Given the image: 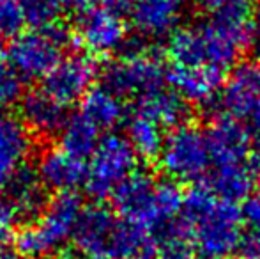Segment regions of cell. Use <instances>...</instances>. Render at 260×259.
<instances>
[{"label": "cell", "mask_w": 260, "mask_h": 259, "mask_svg": "<svg viewBox=\"0 0 260 259\" xmlns=\"http://www.w3.org/2000/svg\"><path fill=\"white\" fill-rule=\"evenodd\" d=\"M135 2L137 0H101V6L113 11V13L120 14V13H126V11H131Z\"/></svg>", "instance_id": "cell-33"}, {"label": "cell", "mask_w": 260, "mask_h": 259, "mask_svg": "<svg viewBox=\"0 0 260 259\" xmlns=\"http://www.w3.org/2000/svg\"><path fill=\"white\" fill-rule=\"evenodd\" d=\"M2 38H4V36H2V34H0V41H2Z\"/></svg>", "instance_id": "cell-41"}, {"label": "cell", "mask_w": 260, "mask_h": 259, "mask_svg": "<svg viewBox=\"0 0 260 259\" xmlns=\"http://www.w3.org/2000/svg\"><path fill=\"white\" fill-rule=\"evenodd\" d=\"M241 224L243 210L237 204L216 200L211 210L188 225L197 257L229 259L239 252L244 240Z\"/></svg>", "instance_id": "cell-3"}, {"label": "cell", "mask_w": 260, "mask_h": 259, "mask_svg": "<svg viewBox=\"0 0 260 259\" xmlns=\"http://www.w3.org/2000/svg\"><path fill=\"white\" fill-rule=\"evenodd\" d=\"M193 2H195L199 7H202V9L214 13V11H218L219 7H223L226 2H230V0H193Z\"/></svg>", "instance_id": "cell-37"}, {"label": "cell", "mask_w": 260, "mask_h": 259, "mask_svg": "<svg viewBox=\"0 0 260 259\" xmlns=\"http://www.w3.org/2000/svg\"><path fill=\"white\" fill-rule=\"evenodd\" d=\"M157 181L151 172L137 169L115 188L112 203L120 218L151 231L154 222Z\"/></svg>", "instance_id": "cell-11"}, {"label": "cell", "mask_w": 260, "mask_h": 259, "mask_svg": "<svg viewBox=\"0 0 260 259\" xmlns=\"http://www.w3.org/2000/svg\"><path fill=\"white\" fill-rule=\"evenodd\" d=\"M239 252L244 259H260V231L244 236Z\"/></svg>", "instance_id": "cell-30"}, {"label": "cell", "mask_w": 260, "mask_h": 259, "mask_svg": "<svg viewBox=\"0 0 260 259\" xmlns=\"http://www.w3.org/2000/svg\"><path fill=\"white\" fill-rule=\"evenodd\" d=\"M250 158H251V172H253V180H255V183H257V188L260 190V138L251 146Z\"/></svg>", "instance_id": "cell-32"}, {"label": "cell", "mask_w": 260, "mask_h": 259, "mask_svg": "<svg viewBox=\"0 0 260 259\" xmlns=\"http://www.w3.org/2000/svg\"><path fill=\"white\" fill-rule=\"evenodd\" d=\"M138 155L126 137L110 133L98 144L89 158L85 190L94 200H105L115 188L137 170Z\"/></svg>", "instance_id": "cell-5"}, {"label": "cell", "mask_w": 260, "mask_h": 259, "mask_svg": "<svg viewBox=\"0 0 260 259\" xmlns=\"http://www.w3.org/2000/svg\"><path fill=\"white\" fill-rule=\"evenodd\" d=\"M135 259H156V252H154V250H151V249H147V250H144L140 256H137Z\"/></svg>", "instance_id": "cell-39"}, {"label": "cell", "mask_w": 260, "mask_h": 259, "mask_svg": "<svg viewBox=\"0 0 260 259\" xmlns=\"http://www.w3.org/2000/svg\"><path fill=\"white\" fill-rule=\"evenodd\" d=\"M71 39L69 31L60 23L45 31L20 32L11 39L6 50L9 64L27 80L45 78L62 59V50Z\"/></svg>", "instance_id": "cell-4"}, {"label": "cell", "mask_w": 260, "mask_h": 259, "mask_svg": "<svg viewBox=\"0 0 260 259\" xmlns=\"http://www.w3.org/2000/svg\"><path fill=\"white\" fill-rule=\"evenodd\" d=\"M243 220L253 231H260V195L246 199L243 206Z\"/></svg>", "instance_id": "cell-29"}, {"label": "cell", "mask_w": 260, "mask_h": 259, "mask_svg": "<svg viewBox=\"0 0 260 259\" xmlns=\"http://www.w3.org/2000/svg\"><path fill=\"white\" fill-rule=\"evenodd\" d=\"M83 203L75 192L55 194L43 215L32 224L21 227L14 236V249L25 259H45L64 247L78 224Z\"/></svg>", "instance_id": "cell-2"}, {"label": "cell", "mask_w": 260, "mask_h": 259, "mask_svg": "<svg viewBox=\"0 0 260 259\" xmlns=\"http://www.w3.org/2000/svg\"><path fill=\"white\" fill-rule=\"evenodd\" d=\"M126 138L133 146L135 153L145 160L159 158V153L163 149L165 137L161 133V128L149 119L135 114L127 121Z\"/></svg>", "instance_id": "cell-24"}, {"label": "cell", "mask_w": 260, "mask_h": 259, "mask_svg": "<svg viewBox=\"0 0 260 259\" xmlns=\"http://www.w3.org/2000/svg\"><path fill=\"white\" fill-rule=\"evenodd\" d=\"M98 76V66L92 57L83 53L62 57L57 66L43 78V91L60 105L82 101L87 96Z\"/></svg>", "instance_id": "cell-9"}, {"label": "cell", "mask_w": 260, "mask_h": 259, "mask_svg": "<svg viewBox=\"0 0 260 259\" xmlns=\"http://www.w3.org/2000/svg\"><path fill=\"white\" fill-rule=\"evenodd\" d=\"M246 126L250 130H253V131H257V133L260 135V103H258V107L255 108L253 112L250 114V118L246 119Z\"/></svg>", "instance_id": "cell-38"}, {"label": "cell", "mask_w": 260, "mask_h": 259, "mask_svg": "<svg viewBox=\"0 0 260 259\" xmlns=\"http://www.w3.org/2000/svg\"><path fill=\"white\" fill-rule=\"evenodd\" d=\"M184 13L186 0H137L129 16L142 38H163L177 31Z\"/></svg>", "instance_id": "cell-15"}, {"label": "cell", "mask_w": 260, "mask_h": 259, "mask_svg": "<svg viewBox=\"0 0 260 259\" xmlns=\"http://www.w3.org/2000/svg\"><path fill=\"white\" fill-rule=\"evenodd\" d=\"M4 199L11 204L18 222L23 225L32 224L43 215L48 206V190L39 180L36 167L27 165L16 170L4 185Z\"/></svg>", "instance_id": "cell-12"}, {"label": "cell", "mask_w": 260, "mask_h": 259, "mask_svg": "<svg viewBox=\"0 0 260 259\" xmlns=\"http://www.w3.org/2000/svg\"><path fill=\"white\" fill-rule=\"evenodd\" d=\"M23 14H21L18 0H4L0 4V34L6 36H18L23 25Z\"/></svg>", "instance_id": "cell-28"}, {"label": "cell", "mask_w": 260, "mask_h": 259, "mask_svg": "<svg viewBox=\"0 0 260 259\" xmlns=\"http://www.w3.org/2000/svg\"><path fill=\"white\" fill-rule=\"evenodd\" d=\"M100 130L85 119L82 114H75L68 118L64 128L58 133L60 149L78 160L90 158L100 144Z\"/></svg>", "instance_id": "cell-23"}, {"label": "cell", "mask_w": 260, "mask_h": 259, "mask_svg": "<svg viewBox=\"0 0 260 259\" xmlns=\"http://www.w3.org/2000/svg\"><path fill=\"white\" fill-rule=\"evenodd\" d=\"M14 238L11 236V231H0V259H9L11 254V243Z\"/></svg>", "instance_id": "cell-35"}, {"label": "cell", "mask_w": 260, "mask_h": 259, "mask_svg": "<svg viewBox=\"0 0 260 259\" xmlns=\"http://www.w3.org/2000/svg\"><path fill=\"white\" fill-rule=\"evenodd\" d=\"M101 87L122 98H140L163 87L167 69L152 50L140 55H120L110 61L100 73Z\"/></svg>", "instance_id": "cell-7"}, {"label": "cell", "mask_w": 260, "mask_h": 259, "mask_svg": "<svg viewBox=\"0 0 260 259\" xmlns=\"http://www.w3.org/2000/svg\"><path fill=\"white\" fill-rule=\"evenodd\" d=\"M30 151V131L21 118L7 108H0V187H4L11 176L25 165Z\"/></svg>", "instance_id": "cell-17"}, {"label": "cell", "mask_w": 260, "mask_h": 259, "mask_svg": "<svg viewBox=\"0 0 260 259\" xmlns=\"http://www.w3.org/2000/svg\"><path fill=\"white\" fill-rule=\"evenodd\" d=\"M253 172L244 163L239 165H221L207 178L206 187L219 200L226 203H241L250 199L251 188H253Z\"/></svg>", "instance_id": "cell-21"}, {"label": "cell", "mask_w": 260, "mask_h": 259, "mask_svg": "<svg viewBox=\"0 0 260 259\" xmlns=\"http://www.w3.org/2000/svg\"><path fill=\"white\" fill-rule=\"evenodd\" d=\"M20 118L30 133L50 138L60 133L69 116L66 107L43 89L28 91L20 101Z\"/></svg>", "instance_id": "cell-18"}, {"label": "cell", "mask_w": 260, "mask_h": 259, "mask_svg": "<svg viewBox=\"0 0 260 259\" xmlns=\"http://www.w3.org/2000/svg\"><path fill=\"white\" fill-rule=\"evenodd\" d=\"M206 137L211 162L216 167L239 165L250 156L251 142L248 128L232 116L225 114L212 119Z\"/></svg>", "instance_id": "cell-13"}, {"label": "cell", "mask_w": 260, "mask_h": 259, "mask_svg": "<svg viewBox=\"0 0 260 259\" xmlns=\"http://www.w3.org/2000/svg\"><path fill=\"white\" fill-rule=\"evenodd\" d=\"M124 103L119 96L106 91L105 87L98 85L87 93L82 100L80 114L89 119L98 130H112L124 119Z\"/></svg>", "instance_id": "cell-22"}, {"label": "cell", "mask_w": 260, "mask_h": 259, "mask_svg": "<svg viewBox=\"0 0 260 259\" xmlns=\"http://www.w3.org/2000/svg\"><path fill=\"white\" fill-rule=\"evenodd\" d=\"M62 4V7H69V9H75V11H85L92 6L94 0H58Z\"/></svg>", "instance_id": "cell-36"}, {"label": "cell", "mask_w": 260, "mask_h": 259, "mask_svg": "<svg viewBox=\"0 0 260 259\" xmlns=\"http://www.w3.org/2000/svg\"><path fill=\"white\" fill-rule=\"evenodd\" d=\"M9 259H18V257H14V256H11V257H9Z\"/></svg>", "instance_id": "cell-40"}, {"label": "cell", "mask_w": 260, "mask_h": 259, "mask_svg": "<svg viewBox=\"0 0 260 259\" xmlns=\"http://www.w3.org/2000/svg\"><path fill=\"white\" fill-rule=\"evenodd\" d=\"M250 43L253 46L255 53L260 57V0H257L251 9L250 18Z\"/></svg>", "instance_id": "cell-31"}, {"label": "cell", "mask_w": 260, "mask_h": 259, "mask_svg": "<svg viewBox=\"0 0 260 259\" xmlns=\"http://www.w3.org/2000/svg\"><path fill=\"white\" fill-rule=\"evenodd\" d=\"M23 21L34 31H45L60 23V14L64 11L58 0H18Z\"/></svg>", "instance_id": "cell-25"}, {"label": "cell", "mask_w": 260, "mask_h": 259, "mask_svg": "<svg viewBox=\"0 0 260 259\" xmlns=\"http://www.w3.org/2000/svg\"><path fill=\"white\" fill-rule=\"evenodd\" d=\"M127 39L126 23L120 14L103 6H90L80 11L76 20L75 41L92 55H108L122 48Z\"/></svg>", "instance_id": "cell-8"}, {"label": "cell", "mask_w": 260, "mask_h": 259, "mask_svg": "<svg viewBox=\"0 0 260 259\" xmlns=\"http://www.w3.org/2000/svg\"><path fill=\"white\" fill-rule=\"evenodd\" d=\"M25 78L9 64L7 59H0V108L18 105L25 96Z\"/></svg>", "instance_id": "cell-27"}, {"label": "cell", "mask_w": 260, "mask_h": 259, "mask_svg": "<svg viewBox=\"0 0 260 259\" xmlns=\"http://www.w3.org/2000/svg\"><path fill=\"white\" fill-rule=\"evenodd\" d=\"M53 259H89L78 247L75 245H64L60 250L53 254Z\"/></svg>", "instance_id": "cell-34"}, {"label": "cell", "mask_w": 260, "mask_h": 259, "mask_svg": "<svg viewBox=\"0 0 260 259\" xmlns=\"http://www.w3.org/2000/svg\"><path fill=\"white\" fill-rule=\"evenodd\" d=\"M248 43V25L212 14L207 21L179 27L168 39V53L174 64L204 66L223 73L237 63Z\"/></svg>", "instance_id": "cell-1"}, {"label": "cell", "mask_w": 260, "mask_h": 259, "mask_svg": "<svg viewBox=\"0 0 260 259\" xmlns=\"http://www.w3.org/2000/svg\"><path fill=\"white\" fill-rule=\"evenodd\" d=\"M135 114L149 119L159 128H177L186 125L189 116L188 101H184L174 89L151 91L135 100Z\"/></svg>", "instance_id": "cell-20"}, {"label": "cell", "mask_w": 260, "mask_h": 259, "mask_svg": "<svg viewBox=\"0 0 260 259\" xmlns=\"http://www.w3.org/2000/svg\"><path fill=\"white\" fill-rule=\"evenodd\" d=\"M2 2H4V0H0V4H2Z\"/></svg>", "instance_id": "cell-42"}, {"label": "cell", "mask_w": 260, "mask_h": 259, "mask_svg": "<svg viewBox=\"0 0 260 259\" xmlns=\"http://www.w3.org/2000/svg\"><path fill=\"white\" fill-rule=\"evenodd\" d=\"M159 167L174 181H199L211 165L207 137L193 125H181L170 131L159 153Z\"/></svg>", "instance_id": "cell-6"}, {"label": "cell", "mask_w": 260, "mask_h": 259, "mask_svg": "<svg viewBox=\"0 0 260 259\" xmlns=\"http://www.w3.org/2000/svg\"><path fill=\"white\" fill-rule=\"evenodd\" d=\"M36 170L46 190H53L57 194L75 192L80 185H85L87 178V165L83 160L68 155L60 148L46 149L39 156Z\"/></svg>", "instance_id": "cell-19"}, {"label": "cell", "mask_w": 260, "mask_h": 259, "mask_svg": "<svg viewBox=\"0 0 260 259\" xmlns=\"http://www.w3.org/2000/svg\"><path fill=\"white\" fill-rule=\"evenodd\" d=\"M219 103L237 121H246L260 103V63L236 66L219 94Z\"/></svg>", "instance_id": "cell-14"}, {"label": "cell", "mask_w": 260, "mask_h": 259, "mask_svg": "<svg viewBox=\"0 0 260 259\" xmlns=\"http://www.w3.org/2000/svg\"><path fill=\"white\" fill-rule=\"evenodd\" d=\"M156 259H197V252L189 240L188 225H182L177 231L157 240Z\"/></svg>", "instance_id": "cell-26"}, {"label": "cell", "mask_w": 260, "mask_h": 259, "mask_svg": "<svg viewBox=\"0 0 260 259\" xmlns=\"http://www.w3.org/2000/svg\"><path fill=\"white\" fill-rule=\"evenodd\" d=\"M122 218L103 204L83 208L73 233L75 247L89 259H113Z\"/></svg>", "instance_id": "cell-10"}, {"label": "cell", "mask_w": 260, "mask_h": 259, "mask_svg": "<svg viewBox=\"0 0 260 259\" xmlns=\"http://www.w3.org/2000/svg\"><path fill=\"white\" fill-rule=\"evenodd\" d=\"M167 80L184 101L211 107L216 100H219L223 73L204 66L174 64L167 69Z\"/></svg>", "instance_id": "cell-16"}]
</instances>
